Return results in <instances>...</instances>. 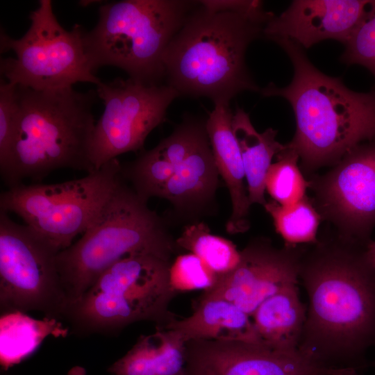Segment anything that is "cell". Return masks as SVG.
Returning a JSON list of instances; mask_svg holds the SVG:
<instances>
[{"mask_svg": "<svg viewBox=\"0 0 375 375\" xmlns=\"http://www.w3.org/2000/svg\"><path fill=\"white\" fill-rule=\"evenodd\" d=\"M98 2H102V1H88V0H84V1H79V4L83 7H86V6H88L89 5H91L94 3H98Z\"/></svg>", "mask_w": 375, "mask_h": 375, "instance_id": "33", "label": "cell"}, {"mask_svg": "<svg viewBox=\"0 0 375 375\" xmlns=\"http://www.w3.org/2000/svg\"><path fill=\"white\" fill-rule=\"evenodd\" d=\"M68 328L54 317L35 319L25 312L3 313L0 318V363L8 369L33 353L49 335L65 338Z\"/></svg>", "mask_w": 375, "mask_h": 375, "instance_id": "22", "label": "cell"}, {"mask_svg": "<svg viewBox=\"0 0 375 375\" xmlns=\"http://www.w3.org/2000/svg\"><path fill=\"white\" fill-rule=\"evenodd\" d=\"M176 247L164 221L124 178L81 238L57 255L68 307L123 258L149 253L169 261Z\"/></svg>", "mask_w": 375, "mask_h": 375, "instance_id": "5", "label": "cell"}, {"mask_svg": "<svg viewBox=\"0 0 375 375\" xmlns=\"http://www.w3.org/2000/svg\"><path fill=\"white\" fill-rule=\"evenodd\" d=\"M194 375H215V374L208 369H202Z\"/></svg>", "mask_w": 375, "mask_h": 375, "instance_id": "32", "label": "cell"}, {"mask_svg": "<svg viewBox=\"0 0 375 375\" xmlns=\"http://www.w3.org/2000/svg\"><path fill=\"white\" fill-rule=\"evenodd\" d=\"M272 41L289 56L294 75L288 86L269 83L260 93L282 97L291 105L297 128L286 144L298 153L303 172L333 166L356 147L375 140V92L353 91L340 78L321 72L289 39Z\"/></svg>", "mask_w": 375, "mask_h": 375, "instance_id": "2", "label": "cell"}, {"mask_svg": "<svg viewBox=\"0 0 375 375\" xmlns=\"http://www.w3.org/2000/svg\"><path fill=\"white\" fill-rule=\"evenodd\" d=\"M169 283L178 294L180 292L212 288L219 276L198 256L190 253L178 256L170 264Z\"/></svg>", "mask_w": 375, "mask_h": 375, "instance_id": "26", "label": "cell"}, {"mask_svg": "<svg viewBox=\"0 0 375 375\" xmlns=\"http://www.w3.org/2000/svg\"><path fill=\"white\" fill-rule=\"evenodd\" d=\"M163 328L176 331L186 342L208 340L262 344L251 317L221 298L200 297L191 315Z\"/></svg>", "mask_w": 375, "mask_h": 375, "instance_id": "17", "label": "cell"}, {"mask_svg": "<svg viewBox=\"0 0 375 375\" xmlns=\"http://www.w3.org/2000/svg\"><path fill=\"white\" fill-rule=\"evenodd\" d=\"M264 26L233 12H214L199 2L169 42L163 59L166 84L180 96L229 105L238 94L260 92L245 61Z\"/></svg>", "mask_w": 375, "mask_h": 375, "instance_id": "4", "label": "cell"}, {"mask_svg": "<svg viewBox=\"0 0 375 375\" xmlns=\"http://www.w3.org/2000/svg\"><path fill=\"white\" fill-rule=\"evenodd\" d=\"M298 283L287 285L267 299L251 315L262 344L281 351L298 350L307 315Z\"/></svg>", "mask_w": 375, "mask_h": 375, "instance_id": "20", "label": "cell"}, {"mask_svg": "<svg viewBox=\"0 0 375 375\" xmlns=\"http://www.w3.org/2000/svg\"><path fill=\"white\" fill-rule=\"evenodd\" d=\"M176 243L198 256L219 277L232 271L240 258V251L231 241L212 235L203 222L187 226Z\"/></svg>", "mask_w": 375, "mask_h": 375, "instance_id": "24", "label": "cell"}, {"mask_svg": "<svg viewBox=\"0 0 375 375\" xmlns=\"http://www.w3.org/2000/svg\"><path fill=\"white\" fill-rule=\"evenodd\" d=\"M31 26L19 39L1 31V52L12 50L15 58H1V74L12 84L35 90L72 87L78 82L101 81L92 70L83 46L85 30L71 31L58 22L50 0H40L30 15Z\"/></svg>", "mask_w": 375, "mask_h": 375, "instance_id": "9", "label": "cell"}, {"mask_svg": "<svg viewBox=\"0 0 375 375\" xmlns=\"http://www.w3.org/2000/svg\"><path fill=\"white\" fill-rule=\"evenodd\" d=\"M313 244L299 273L308 308L298 349L325 367L360 372L375 346V267L367 245L338 235Z\"/></svg>", "mask_w": 375, "mask_h": 375, "instance_id": "1", "label": "cell"}, {"mask_svg": "<svg viewBox=\"0 0 375 375\" xmlns=\"http://www.w3.org/2000/svg\"><path fill=\"white\" fill-rule=\"evenodd\" d=\"M123 180L115 158L78 179L8 188L1 193L0 210L15 213L60 252L85 232Z\"/></svg>", "mask_w": 375, "mask_h": 375, "instance_id": "8", "label": "cell"}, {"mask_svg": "<svg viewBox=\"0 0 375 375\" xmlns=\"http://www.w3.org/2000/svg\"><path fill=\"white\" fill-rule=\"evenodd\" d=\"M199 2L211 11L233 12L262 26L274 17L272 12L265 10L261 1L202 0Z\"/></svg>", "mask_w": 375, "mask_h": 375, "instance_id": "29", "label": "cell"}, {"mask_svg": "<svg viewBox=\"0 0 375 375\" xmlns=\"http://www.w3.org/2000/svg\"><path fill=\"white\" fill-rule=\"evenodd\" d=\"M232 129L242 156L249 201L264 206L265 181L272 160L286 146L276 140L278 131L272 128L258 133L249 115L239 107L233 115Z\"/></svg>", "mask_w": 375, "mask_h": 375, "instance_id": "21", "label": "cell"}, {"mask_svg": "<svg viewBox=\"0 0 375 375\" xmlns=\"http://www.w3.org/2000/svg\"><path fill=\"white\" fill-rule=\"evenodd\" d=\"M308 181L322 219L340 238L367 244L375 226V140L356 147Z\"/></svg>", "mask_w": 375, "mask_h": 375, "instance_id": "12", "label": "cell"}, {"mask_svg": "<svg viewBox=\"0 0 375 375\" xmlns=\"http://www.w3.org/2000/svg\"><path fill=\"white\" fill-rule=\"evenodd\" d=\"M218 176L206 131L158 197L181 211L197 210L214 197Z\"/></svg>", "mask_w": 375, "mask_h": 375, "instance_id": "18", "label": "cell"}, {"mask_svg": "<svg viewBox=\"0 0 375 375\" xmlns=\"http://www.w3.org/2000/svg\"><path fill=\"white\" fill-rule=\"evenodd\" d=\"M186 375L205 369L215 375H358L320 365L299 349L281 351L258 343L194 340L186 342Z\"/></svg>", "mask_w": 375, "mask_h": 375, "instance_id": "14", "label": "cell"}, {"mask_svg": "<svg viewBox=\"0 0 375 375\" xmlns=\"http://www.w3.org/2000/svg\"><path fill=\"white\" fill-rule=\"evenodd\" d=\"M303 252L297 246L278 249L266 238L253 239L240 251L237 266L201 297L227 300L251 317L267 299L299 282Z\"/></svg>", "mask_w": 375, "mask_h": 375, "instance_id": "13", "label": "cell"}, {"mask_svg": "<svg viewBox=\"0 0 375 375\" xmlns=\"http://www.w3.org/2000/svg\"><path fill=\"white\" fill-rule=\"evenodd\" d=\"M19 114L17 85L0 81V165L8 156Z\"/></svg>", "mask_w": 375, "mask_h": 375, "instance_id": "28", "label": "cell"}, {"mask_svg": "<svg viewBox=\"0 0 375 375\" xmlns=\"http://www.w3.org/2000/svg\"><path fill=\"white\" fill-rule=\"evenodd\" d=\"M0 210V310L39 311L63 318L69 306L56 257L59 253L27 225Z\"/></svg>", "mask_w": 375, "mask_h": 375, "instance_id": "10", "label": "cell"}, {"mask_svg": "<svg viewBox=\"0 0 375 375\" xmlns=\"http://www.w3.org/2000/svg\"><path fill=\"white\" fill-rule=\"evenodd\" d=\"M68 375H86V371L83 367L74 366L69 371Z\"/></svg>", "mask_w": 375, "mask_h": 375, "instance_id": "31", "label": "cell"}, {"mask_svg": "<svg viewBox=\"0 0 375 375\" xmlns=\"http://www.w3.org/2000/svg\"><path fill=\"white\" fill-rule=\"evenodd\" d=\"M365 254L370 264L375 267V241L370 240L367 243Z\"/></svg>", "mask_w": 375, "mask_h": 375, "instance_id": "30", "label": "cell"}, {"mask_svg": "<svg viewBox=\"0 0 375 375\" xmlns=\"http://www.w3.org/2000/svg\"><path fill=\"white\" fill-rule=\"evenodd\" d=\"M285 146L272 164L265 181L268 193L281 205H290L302 199L307 196L310 185L298 165V153Z\"/></svg>", "mask_w": 375, "mask_h": 375, "instance_id": "25", "label": "cell"}, {"mask_svg": "<svg viewBox=\"0 0 375 375\" xmlns=\"http://www.w3.org/2000/svg\"><path fill=\"white\" fill-rule=\"evenodd\" d=\"M344 46L340 60L364 66L375 76V1Z\"/></svg>", "mask_w": 375, "mask_h": 375, "instance_id": "27", "label": "cell"}, {"mask_svg": "<svg viewBox=\"0 0 375 375\" xmlns=\"http://www.w3.org/2000/svg\"><path fill=\"white\" fill-rule=\"evenodd\" d=\"M199 1L124 0L99 8L96 26L83 35L92 70L114 66L135 81L160 84L173 37Z\"/></svg>", "mask_w": 375, "mask_h": 375, "instance_id": "6", "label": "cell"}, {"mask_svg": "<svg viewBox=\"0 0 375 375\" xmlns=\"http://www.w3.org/2000/svg\"><path fill=\"white\" fill-rule=\"evenodd\" d=\"M372 1L294 0L265 26L269 40L289 39L303 48L328 39L344 44L367 13Z\"/></svg>", "mask_w": 375, "mask_h": 375, "instance_id": "15", "label": "cell"}, {"mask_svg": "<svg viewBox=\"0 0 375 375\" xmlns=\"http://www.w3.org/2000/svg\"><path fill=\"white\" fill-rule=\"evenodd\" d=\"M19 114L1 176L8 188L39 181L53 171H94L91 149L97 92L72 87L35 90L17 85Z\"/></svg>", "mask_w": 375, "mask_h": 375, "instance_id": "3", "label": "cell"}, {"mask_svg": "<svg viewBox=\"0 0 375 375\" xmlns=\"http://www.w3.org/2000/svg\"><path fill=\"white\" fill-rule=\"evenodd\" d=\"M233 115L229 105H215L206 126L217 169L231 197L232 210L226 228L228 233L237 234L249 228L251 204L244 185L246 176L240 151L232 129Z\"/></svg>", "mask_w": 375, "mask_h": 375, "instance_id": "16", "label": "cell"}, {"mask_svg": "<svg viewBox=\"0 0 375 375\" xmlns=\"http://www.w3.org/2000/svg\"><path fill=\"white\" fill-rule=\"evenodd\" d=\"M104 110L95 124L91 161L95 170L121 154L143 147L149 134L165 119L168 107L180 97L165 84L117 78L96 85Z\"/></svg>", "mask_w": 375, "mask_h": 375, "instance_id": "11", "label": "cell"}, {"mask_svg": "<svg viewBox=\"0 0 375 375\" xmlns=\"http://www.w3.org/2000/svg\"><path fill=\"white\" fill-rule=\"evenodd\" d=\"M186 342L175 330L157 328L141 335L132 348L108 368L113 375H186Z\"/></svg>", "mask_w": 375, "mask_h": 375, "instance_id": "19", "label": "cell"}, {"mask_svg": "<svg viewBox=\"0 0 375 375\" xmlns=\"http://www.w3.org/2000/svg\"><path fill=\"white\" fill-rule=\"evenodd\" d=\"M263 206L272 218L285 245L313 244L318 241L317 230L322 219L308 196L290 205H281L271 200Z\"/></svg>", "mask_w": 375, "mask_h": 375, "instance_id": "23", "label": "cell"}, {"mask_svg": "<svg viewBox=\"0 0 375 375\" xmlns=\"http://www.w3.org/2000/svg\"><path fill=\"white\" fill-rule=\"evenodd\" d=\"M170 261L149 253L131 255L105 270L67 308L64 317L80 333H115L138 322L163 328L176 319L169 305L177 294Z\"/></svg>", "mask_w": 375, "mask_h": 375, "instance_id": "7", "label": "cell"}]
</instances>
